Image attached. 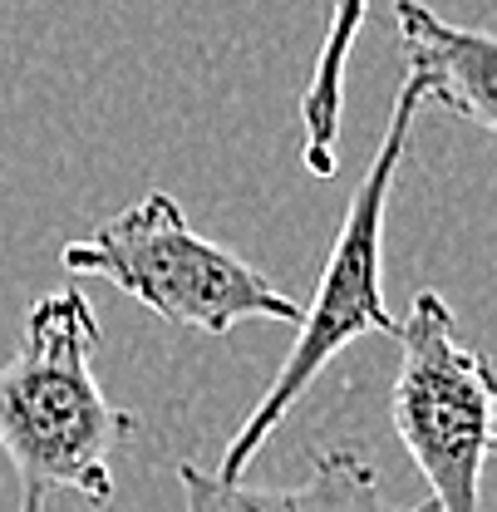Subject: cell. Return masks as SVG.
<instances>
[{"label": "cell", "mask_w": 497, "mask_h": 512, "mask_svg": "<svg viewBox=\"0 0 497 512\" xmlns=\"http://www.w3.org/2000/svg\"><path fill=\"white\" fill-rule=\"evenodd\" d=\"M99 335L94 301L60 286L30 306L20 350L0 365V448L20 473V493L114 503V453L138 434V419L109 404L94 380Z\"/></svg>", "instance_id": "1"}, {"label": "cell", "mask_w": 497, "mask_h": 512, "mask_svg": "<svg viewBox=\"0 0 497 512\" xmlns=\"http://www.w3.org/2000/svg\"><path fill=\"white\" fill-rule=\"evenodd\" d=\"M419 104H424L419 89L404 79V89L394 99V114H389V128H384L370 168H365L360 188H355L350 207H345V222L335 232L325 271H320L315 301L296 320L301 335H296L286 365L276 370V380L266 384V394L256 399V409L242 419V429L232 434L217 478L242 483V473L251 468V458L261 453V444L276 434V424L291 414V404L311 389V380L345 345H355L360 335H394L399 330V320L389 316V306H384V286H379V276H384V212H389L394 173L404 163L409 128H414Z\"/></svg>", "instance_id": "2"}, {"label": "cell", "mask_w": 497, "mask_h": 512, "mask_svg": "<svg viewBox=\"0 0 497 512\" xmlns=\"http://www.w3.org/2000/svg\"><path fill=\"white\" fill-rule=\"evenodd\" d=\"M60 261L74 276L114 281L158 320L202 335H227L242 320H301V306L286 291L222 242H207L168 192H148L119 217L99 222L84 242H69Z\"/></svg>", "instance_id": "3"}, {"label": "cell", "mask_w": 497, "mask_h": 512, "mask_svg": "<svg viewBox=\"0 0 497 512\" xmlns=\"http://www.w3.org/2000/svg\"><path fill=\"white\" fill-rule=\"evenodd\" d=\"M399 375L389 419L414 468L429 478L434 512H483L493 453V370L458 335L438 291H419L394 330Z\"/></svg>", "instance_id": "4"}, {"label": "cell", "mask_w": 497, "mask_h": 512, "mask_svg": "<svg viewBox=\"0 0 497 512\" xmlns=\"http://www.w3.org/2000/svg\"><path fill=\"white\" fill-rule=\"evenodd\" d=\"M399 50L409 84L424 104H438L483 133L497 128V40L493 30H458L419 0H394Z\"/></svg>", "instance_id": "5"}, {"label": "cell", "mask_w": 497, "mask_h": 512, "mask_svg": "<svg viewBox=\"0 0 497 512\" xmlns=\"http://www.w3.org/2000/svg\"><path fill=\"white\" fill-rule=\"evenodd\" d=\"M187 512H434V503L399 508L384 498L379 473L360 448L315 453L311 473L296 488H251L227 483L197 463H178Z\"/></svg>", "instance_id": "6"}, {"label": "cell", "mask_w": 497, "mask_h": 512, "mask_svg": "<svg viewBox=\"0 0 497 512\" xmlns=\"http://www.w3.org/2000/svg\"><path fill=\"white\" fill-rule=\"evenodd\" d=\"M365 10H370V0H335L311 84L301 94V163L315 178L335 173V138H340V114H345V64H350L360 25H365Z\"/></svg>", "instance_id": "7"}, {"label": "cell", "mask_w": 497, "mask_h": 512, "mask_svg": "<svg viewBox=\"0 0 497 512\" xmlns=\"http://www.w3.org/2000/svg\"><path fill=\"white\" fill-rule=\"evenodd\" d=\"M40 508H45L40 493H20V512H40Z\"/></svg>", "instance_id": "8"}]
</instances>
